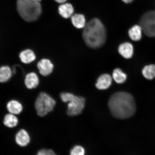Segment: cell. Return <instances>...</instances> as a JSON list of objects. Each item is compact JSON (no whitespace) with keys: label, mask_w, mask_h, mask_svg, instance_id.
Here are the masks:
<instances>
[{"label":"cell","mask_w":155,"mask_h":155,"mask_svg":"<svg viewBox=\"0 0 155 155\" xmlns=\"http://www.w3.org/2000/svg\"><path fill=\"white\" fill-rule=\"evenodd\" d=\"M108 106L112 115L120 119H127L134 114L136 105L134 99L128 93L120 92L110 97Z\"/></svg>","instance_id":"1"},{"label":"cell","mask_w":155,"mask_h":155,"mask_svg":"<svg viewBox=\"0 0 155 155\" xmlns=\"http://www.w3.org/2000/svg\"><path fill=\"white\" fill-rule=\"evenodd\" d=\"M82 36L85 43L89 47L94 48H100L106 41V28L99 19H93L84 27Z\"/></svg>","instance_id":"2"},{"label":"cell","mask_w":155,"mask_h":155,"mask_svg":"<svg viewBox=\"0 0 155 155\" xmlns=\"http://www.w3.org/2000/svg\"><path fill=\"white\" fill-rule=\"evenodd\" d=\"M17 7L19 15L28 22L37 20L42 12L40 2L31 0H17Z\"/></svg>","instance_id":"3"},{"label":"cell","mask_w":155,"mask_h":155,"mask_svg":"<svg viewBox=\"0 0 155 155\" xmlns=\"http://www.w3.org/2000/svg\"><path fill=\"white\" fill-rule=\"evenodd\" d=\"M61 99L64 102H68L67 114L70 116L78 115L81 113L84 107L85 99L70 93L63 92L60 95Z\"/></svg>","instance_id":"4"},{"label":"cell","mask_w":155,"mask_h":155,"mask_svg":"<svg viewBox=\"0 0 155 155\" xmlns=\"http://www.w3.org/2000/svg\"><path fill=\"white\" fill-rule=\"evenodd\" d=\"M56 102L47 93L42 92L38 95L35 102V107L38 115L44 117L54 109Z\"/></svg>","instance_id":"5"},{"label":"cell","mask_w":155,"mask_h":155,"mask_svg":"<svg viewBox=\"0 0 155 155\" xmlns=\"http://www.w3.org/2000/svg\"><path fill=\"white\" fill-rule=\"evenodd\" d=\"M140 26L144 34L149 37H155V11L148 12L141 18Z\"/></svg>","instance_id":"6"},{"label":"cell","mask_w":155,"mask_h":155,"mask_svg":"<svg viewBox=\"0 0 155 155\" xmlns=\"http://www.w3.org/2000/svg\"><path fill=\"white\" fill-rule=\"evenodd\" d=\"M37 67L41 74L47 76L53 72L54 65L50 60L43 59L38 62Z\"/></svg>","instance_id":"7"},{"label":"cell","mask_w":155,"mask_h":155,"mask_svg":"<svg viewBox=\"0 0 155 155\" xmlns=\"http://www.w3.org/2000/svg\"><path fill=\"white\" fill-rule=\"evenodd\" d=\"M31 138L28 132L22 129L19 130L15 136L17 144L21 147H26L30 143Z\"/></svg>","instance_id":"8"},{"label":"cell","mask_w":155,"mask_h":155,"mask_svg":"<svg viewBox=\"0 0 155 155\" xmlns=\"http://www.w3.org/2000/svg\"><path fill=\"white\" fill-rule=\"evenodd\" d=\"M112 82V78L111 75L107 74H104L98 77L96 87L98 90H107L111 86Z\"/></svg>","instance_id":"9"},{"label":"cell","mask_w":155,"mask_h":155,"mask_svg":"<svg viewBox=\"0 0 155 155\" xmlns=\"http://www.w3.org/2000/svg\"><path fill=\"white\" fill-rule=\"evenodd\" d=\"M25 84L28 89L36 88L39 84V79L37 74L34 72L28 74L25 77Z\"/></svg>","instance_id":"10"},{"label":"cell","mask_w":155,"mask_h":155,"mask_svg":"<svg viewBox=\"0 0 155 155\" xmlns=\"http://www.w3.org/2000/svg\"><path fill=\"white\" fill-rule=\"evenodd\" d=\"M118 51L120 54L126 59H130L133 54V46L129 42H125L120 45L118 48Z\"/></svg>","instance_id":"11"},{"label":"cell","mask_w":155,"mask_h":155,"mask_svg":"<svg viewBox=\"0 0 155 155\" xmlns=\"http://www.w3.org/2000/svg\"><path fill=\"white\" fill-rule=\"evenodd\" d=\"M6 107L10 113L17 115L22 112L23 107L22 104L16 100H12L7 103Z\"/></svg>","instance_id":"12"},{"label":"cell","mask_w":155,"mask_h":155,"mask_svg":"<svg viewBox=\"0 0 155 155\" xmlns=\"http://www.w3.org/2000/svg\"><path fill=\"white\" fill-rule=\"evenodd\" d=\"M21 61L25 64H30L36 59V56L32 50L26 49L21 52L19 55Z\"/></svg>","instance_id":"13"},{"label":"cell","mask_w":155,"mask_h":155,"mask_svg":"<svg viewBox=\"0 0 155 155\" xmlns=\"http://www.w3.org/2000/svg\"><path fill=\"white\" fill-rule=\"evenodd\" d=\"M58 11L60 15L64 18H67L71 17L74 12V8L70 3L63 4L60 5Z\"/></svg>","instance_id":"14"},{"label":"cell","mask_w":155,"mask_h":155,"mask_svg":"<svg viewBox=\"0 0 155 155\" xmlns=\"http://www.w3.org/2000/svg\"><path fill=\"white\" fill-rule=\"evenodd\" d=\"M142 31L140 25H135L129 29L128 34L130 38L134 41H138L142 37Z\"/></svg>","instance_id":"15"},{"label":"cell","mask_w":155,"mask_h":155,"mask_svg":"<svg viewBox=\"0 0 155 155\" xmlns=\"http://www.w3.org/2000/svg\"><path fill=\"white\" fill-rule=\"evenodd\" d=\"M12 71L8 66L0 67V82L5 83L8 81L12 75Z\"/></svg>","instance_id":"16"},{"label":"cell","mask_w":155,"mask_h":155,"mask_svg":"<svg viewBox=\"0 0 155 155\" xmlns=\"http://www.w3.org/2000/svg\"><path fill=\"white\" fill-rule=\"evenodd\" d=\"M18 120L14 114L9 113L6 115L3 119V124L6 127L13 128L18 125Z\"/></svg>","instance_id":"17"},{"label":"cell","mask_w":155,"mask_h":155,"mask_svg":"<svg viewBox=\"0 0 155 155\" xmlns=\"http://www.w3.org/2000/svg\"><path fill=\"white\" fill-rule=\"evenodd\" d=\"M71 22L73 26L77 28H82L86 26V19L82 15L75 14L71 17Z\"/></svg>","instance_id":"18"},{"label":"cell","mask_w":155,"mask_h":155,"mask_svg":"<svg viewBox=\"0 0 155 155\" xmlns=\"http://www.w3.org/2000/svg\"><path fill=\"white\" fill-rule=\"evenodd\" d=\"M112 77L116 83L118 84H122L126 81L127 75L120 69L117 68L114 71Z\"/></svg>","instance_id":"19"},{"label":"cell","mask_w":155,"mask_h":155,"mask_svg":"<svg viewBox=\"0 0 155 155\" xmlns=\"http://www.w3.org/2000/svg\"><path fill=\"white\" fill-rule=\"evenodd\" d=\"M143 76L148 80H152L155 78V65L151 64L145 66L142 70Z\"/></svg>","instance_id":"20"},{"label":"cell","mask_w":155,"mask_h":155,"mask_svg":"<svg viewBox=\"0 0 155 155\" xmlns=\"http://www.w3.org/2000/svg\"><path fill=\"white\" fill-rule=\"evenodd\" d=\"M85 150L83 147L76 145L71 149L70 155H84Z\"/></svg>","instance_id":"21"},{"label":"cell","mask_w":155,"mask_h":155,"mask_svg":"<svg viewBox=\"0 0 155 155\" xmlns=\"http://www.w3.org/2000/svg\"><path fill=\"white\" fill-rule=\"evenodd\" d=\"M46 155H57L55 152L51 149H50V150L46 149Z\"/></svg>","instance_id":"22"},{"label":"cell","mask_w":155,"mask_h":155,"mask_svg":"<svg viewBox=\"0 0 155 155\" xmlns=\"http://www.w3.org/2000/svg\"><path fill=\"white\" fill-rule=\"evenodd\" d=\"M36 155H46V149H42L38 151Z\"/></svg>","instance_id":"23"},{"label":"cell","mask_w":155,"mask_h":155,"mask_svg":"<svg viewBox=\"0 0 155 155\" xmlns=\"http://www.w3.org/2000/svg\"><path fill=\"white\" fill-rule=\"evenodd\" d=\"M54 1H55L56 2H57L58 3H63L65 2L67 0H54Z\"/></svg>","instance_id":"24"},{"label":"cell","mask_w":155,"mask_h":155,"mask_svg":"<svg viewBox=\"0 0 155 155\" xmlns=\"http://www.w3.org/2000/svg\"><path fill=\"white\" fill-rule=\"evenodd\" d=\"M124 2L126 3H129L132 2L133 0H122Z\"/></svg>","instance_id":"25"},{"label":"cell","mask_w":155,"mask_h":155,"mask_svg":"<svg viewBox=\"0 0 155 155\" xmlns=\"http://www.w3.org/2000/svg\"><path fill=\"white\" fill-rule=\"evenodd\" d=\"M31 1L35 2H40L41 1V0H31Z\"/></svg>","instance_id":"26"}]
</instances>
